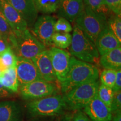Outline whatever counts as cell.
Returning <instances> with one entry per match:
<instances>
[{"label":"cell","instance_id":"d6986e66","mask_svg":"<svg viewBox=\"0 0 121 121\" xmlns=\"http://www.w3.org/2000/svg\"><path fill=\"white\" fill-rule=\"evenodd\" d=\"M0 83L10 91L17 92L19 87L16 67L8 68L0 75Z\"/></svg>","mask_w":121,"mask_h":121},{"label":"cell","instance_id":"484cf974","mask_svg":"<svg viewBox=\"0 0 121 121\" xmlns=\"http://www.w3.org/2000/svg\"><path fill=\"white\" fill-rule=\"evenodd\" d=\"M0 34L1 35L3 38L6 40L9 43L10 40L14 37L13 30L1 12H0Z\"/></svg>","mask_w":121,"mask_h":121},{"label":"cell","instance_id":"836d02e7","mask_svg":"<svg viewBox=\"0 0 121 121\" xmlns=\"http://www.w3.org/2000/svg\"><path fill=\"white\" fill-rule=\"evenodd\" d=\"M10 95V91L0 83V98H6Z\"/></svg>","mask_w":121,"mask_h":121},{"label":"cell","instance_id":"ffe728a7","mask_svg":"<svg viewBox=\"0 0 121 121\" xmlns=\"http://www.w3.org/2000/svg\"><path fill=\"white\" fill-rule=\"evenodd\" d=\"M85 5L95 13L102 15L108 20L113 14L111 10L105 4L104 0H83ZM114 14V13H113Z\"/></svg>","mask_w":121,"mask_h":121},{"label":"cell","instance_id":"30bf717a","mask_svg":"<svg viewBox=\"0 0 121 121\" xmlns=\"http://www.w3.org/2000/svg\"><path fill=\"white\" fill-rule=\"evenodd\" d=\"M16 70L19 86L43 80L31 60L16 56Z\"/></svg>","mask_w":121,"mask_h":121},{"label":"cell","instance_id":"3957f363","mask_svg":"<svg viewBox=\"0 0 121 121\" xmlns=\"http://www.w3.org/2000/svg\"><path fill=\"white\" fill-rule=\"evenodd\" d=\"M10 44L12 49H15L16 56L28 60H32L38 54L46 49V47L33 35L29 29L14 34Z\"/></svg>","mask_w":121,"mask_h":121},{"label":"cell","instance_id":"4316f807","mask_svg":"<svg viewBox=\"0 0 121 121\" xmlns=\"http://www.w3.org/2000/svg\"><path fill=\"white\" fill-rule=\"evenodd\" d=\"M116 77V70L104 69L100 75V81L102 84L111 88L114 86Z\"/></svg>","mask_w":121,"mask_h":121},{"label":"cell","instance_id":"8d00e7d4","mask_svg":"<svg viewBox=\"0 0 121 121\" xmlns=\"http://www.w3.org/2000/svg\"><path fill=\"white\" fill-rule=\"evenodd\" d=\"M72 117L70 116H66L61 121H72Z\"/></svg>","mask_w":121,"mask_h":121},{"label":"cell","instance_id":"cb8c5ba5","mask_svg":"<svg viewBox=\"0 0 121 121\" xmlns=\"http://www.w3.org/2000/svg\"><path fill=\"white\" fill-rule=\"evenodd\" d=\"M107 26L121 43V15L113 14L107 21Z\"/></svg>","mask_w":121,"mask_h":121},{"label":"cell","instance_id":"9a60e30c","mask_svg":"<svg viewBox=\"0 0 121 121\" xmlns=\"http://www.w3.org/2000/svg\"><path fill=\"white\" fill-rule=\"evenodd\" d=\"M95 45L99 54L102 56L112 50L121 47V43L106 25L98 35Z\"/></svg>","mask_w":121,"mask_h":121},{"label":"cell","instance_id":"2e32d148","mask_svg":"<svg viewBox=\"0 0 121 121\" xmlns=\"http://www.w3.org/2000/svg\"><path fill=\"white\" fill-rule=\"evenodd\" d=\"M84 8L83 0H63L58 9V16L73 22Z\"/></svg>","mask_w":121,"mask_h":121},{"label":"cell","instance_id":"44dd1931","mask_svg":"<svg viewBox=\"0 0 121 121\" xmlns=\"http://www.w3.org/2000/svg\"><path fill=\"white\" fill-rule=\"evenodd\" d=\"M37 11L44 13H51L58 10L63 0H33Z\"/></svg>","mask_w":121,"mask_h":121},{"label":"cell","instance_id":"e575fe53","mask_svg":"<svg viewBox=\"0 0 121 121\" xmlns=\"http://www.w3.org/2000/svg\"><path fill=\"white\" fill-rule=\"evenodd\" d=\"M112 121H121V111L117 112L114 113V116L112 117Z\"/></svg>","mask_w":121,"mask_h":121},{"label":"cell","instance_id":"603a6c76","mask_svg":"<svg viewBox=\"0 0 121 121\" xmlns=\"http://www.w3.org/2000/svg\"><path fill=\"white\" fill-rule=\"evenodd\" d=\"M96 95L99 99L111 110L112 103L114 96V91L113 89L106 86L102 84H99Z\"/></svg>","mask_w":121,"mask_h":121},{"label":"cell","instance_id":"ba28073f","mask_svg":"<svg viewBox=\"0 0 121 121\" xmlns=\"http://www.w3.org/2000/svg\"><path fill=\"white\" fill-rule=\"evenodd\" d=\"M55 19L50 15H42L38 17L30 31L45 47L52 44L51 38L54 33Z\"/></svg>","mask_w":121,"mask_h":121},{"label":"cell","instance_id":"ac0fdd59","mask_svg":"<svg viewBox=\"0 0 121 121\" xmlns=\"http://www.w3.org/2000/svg\"><path fill=\"white\" fill-rule=\"evenodd\" d=\"M99 63L105 69H121V47L114 49L100 56Z\"/></svg>","mask_w":121,"mask_h":121},{"label":"cell","instance_id":"4fadbf2b","mask_svg":"<svg viewBox=\"0 0 121 121\" xmlns=\"http://www.w3.org/2000/svg\"><path fill=\"white\" fill-rule=\"evenodd\" d=\"M31 60L35 65L42 79L47 82L55 84L57 79L53 69L49 51L44 50Z\"/></svg>","mask_w":121,"mask_h":121},{"label":"cell","instance_id":"6da1fadb","mask_svg":"<svg viewBox=\"0 0 121 121\" xmlns=\"http://www.w3.org/2000/svg\"><path fill=\"white\" fill-rule=\"evenodd\" d=\"M99 75V70L94 64L71 57L67 75L61 83L62 91L65 94L78 86L98 80Z\"/></svg>","mask_w":121,"mask_h":121},{"label":"cell","instance_id":"9c48e42d","mask_svg":"<svg viewBox=\"0 0 121 121\" xmlns=\"http://www.w3.org/2000/svg\"><path fill=\"white\" fill-rule=\"evenodd\" d=\"M48 51L57 79L61 84L65 81L69 71L70 54L56 47H51Z\"/></svg>","mask_w":121,"mask_h":121},{"label":"cell","instance_id":"7a4b0ae2","mask_svg":"<svg viewBox=\"0 0 121 121\" xmlns=\"http://www.w3.org/2000/svg\"><path fill=\"white\" fill-rule=\"evenodd\" d=\"M69 52L76 58L93 64L99 61V54L95 44L84 31L75 24Z\"/></svg>","mask_w":121,"mask_h":121},{"label":"cell","instance_id":"7c38bea8","mask_svg":"<svg viewBox=\"0 0 121 121\" xmlns=\"http://www.w3.org/2000/svg\"><path fill=\"white\" fill-rule=\"evenodd\" d=\"M84 110L91 121H112L111 110L99 99L97 95L86 105Z\"/></svg>","mask_w":121,"mask_h":121},{"label":"cell","instance_id":"277c9868","mask_svg":"<svg viewBox=\"0 0 121 121\" xmlns=\"http://www.w3.org/2000/svg\"><path fill=\"white\" fill-rule=\"evenodd\" d=\"M99 82L98 80L85 83L64 94L66 107L72 110L84 108L97 94Z\"/></svg>","mask_w":121,"mask_h":121},{"label":"cell","instance_id":"8992f818","mask_svg":"<svg viewBox=\"0 0 121 121\" xmlns=\"http://www.w3.org/2000/svg\"><path fill=\"white\" fill-rule=\"evenodd\" d=\"M29 112L34 116H53L61 113L66 108L62 96L53 95L34 100L27 105Z\"/></svg>","mask_w":121,"mask_h":121},{"label":"cell","instance_id":"5b68a950","mask_svg":"<svg viewBox=\"0 0 121 121\" xmlns=\"http://www.w3.org/2000/svg\"><path fill=\"white\" fill-rule=\"evenodd\" d=\"M107 21L105 17L84 4L82 11L74 22L95 44L99 34L107 25Z\"/></svg>","mask_w":121,"mask_h":121},{"label":"cell","instance_id":"52a82bcc","mask_svg":"<svg viewBox=\"0 0 121 121\" xmlns=\"http://www.w3.org/2000/svg\"><path fill=\"white\" fill-rule=\"evenodd\" d=\"M20 91L24 99L37 100L56 95L58 89L54 83L38 80L21 86Z\"/></svg>","mask_w":121,"mask_h":121},{"label":"cell","instance_id":"d6a6232c","mask_svg":"<svg viewBox=\"0 0 121 121\" xmlns=\"http://www.w3.org/2000/svg\"><path fill=\"white\" fill-rule=\"evenodd\" d=\"M9 48H11L10 43L4 39L0 38V54Z\"/></svg>","mask_w":121,"mask_h":121},{"label":"cell","instance_id":"d4e9b609","mask_svg":"<svg viewBox=\"0 0 121 121\" xmlns=\"http://www.w3.org/2000/svg\"><path fill=\"white\" fill-rule=\"evenodd\" d=\"M0 59L6 69L16 67V56L11 48H9L0 54Z\"/></svg>","mask_w":121,"mask_h":121},{"label":"cell","instance_id":"4dcf8cb0","mask_svg":"<svg viewBox=\"0 0 121 121\" xmlns=\"http://www.w3.org/2000/svg\"><path fill=\"white\" fill-rule=\"evenodd\" d=\"M112 89L114 92L121 90V69L116 71V80H115L114 86Z\"/></svg>","mask_w":121,"mask_h":121},{"label":"cell","instance_id":"5bb4252c","mask_svg":"<svg viewBox=\"0 0 121 121\" xmlns=\"http://www.w3.org/2000/svg\"><path fill=\"white\" fill-rule=\"evenodd\" d=\"M7 2L20 13L28 26L34 25L38 11L33 0H9Z\"/></svg>","mask_w":121,"mask_h":121},{"label":"cell","instance_id":"7402d4cb","mask_svg":"<svg viewBox=\"0 0 121 121\" xmlns=\"http://www.w3.org/2000/svg\"><path fill=\"white\" fill-rule=\"evenodd\" d=\"M71 39L72 35L69 33L54 32L51 38V41L56 47L63 49L70 46Z\"/></svg>","mask_w":121,"mask_h":121},{"label":"cell","instance_id":"f35d334b","mask_svg":"<svg viewBox=\"0 0 121 121\" xmlns=\"http://www.w3.org/2000/svg\"><path fill=\"white\" fill-rule=\"evenodd\" d=\"M4 1H8L9 0H4Z\"/></svg>","mask_w":121,"mask_h":121},{"label":"cell","instance_id":"1f68e13d","mask_svg":"<svg viewBox=\"0 0 121 121\" xmlns=\"http://www.w3.org/2000/svg\"><path fill=\"white\" fill-rule=\"evenodd\" d=\"M72 121H91L86 115L82 112H78L74 116Z\"/></svg>","mask_w":121,"mask_h":121},{"label":"cell","instance_id":"e0dca14e","mask_svg":"<svg viewBox=\"0 0 121 121\" xmlns=\"http://www.w3.org/2000/svg\"><path fill=\"white\" fill-rule=\"evenodd\" d=\"M21 110L19 104L13 101L0 103V121H19Z\"/></svg>","mask_w":121,"mask_h":121},{"label":"cell","instance_id":"83f0119b","mask_svg":"<svg viewBox=\"0 0 121 121\" xmlns=\"http://www.w3.org/2000/svg\"><path fill=\"white\" fill-rule=\"evenodd\" d=\"M72 29H73L71 24L65 18L60 17L54 24V32L69 33L72 31Z\"/></svg>","mask_w":121,"mask_h":121},{"label":"cell","instance_id":"d590c367","mask_svg":"<svg viewBox=\"0 0 121 121\" xmlns=\"http://www.w3.org/2000/svg\"><path fill=\"white\" fill-rule=\"evenodd\" d=\"M6 69H7L5 67V66L3 65L2 61H1V59H0V71H1V72H3L4 71H5Z\"/></svg>","mask_w":121,"mask_h":121},{"label":"cell","instance_id":"f546056e","mask_svg":"<svg viewBox=\"0 0 121 121\" xmlns=\"http://www.w3.org/2000/svg\"><path fill=\"white\" fill-rule=\"evenodd\" d=\"M121 109V90L114 92V96L111 105V112L115 113Z\"/></svg>","mask_w":121,"mask_h":121},{"label":"cell","instance_id":"8fae6325","mask_svg":"<svg viewBox=\"0 0 121 121\" xmlns=\"http://www.w3.org/2000/svg\"><path fill=\"white\" fill-rule=\"evenodd\" d=\"M0 12L16 34L28 29V24L20 13L7 1L0 0Z\"/></svg>","mask_w":121,"mask_h":121},{"label":"cell","instance_id":"74e56055","mask_svg":"<svg viewBox=\"0 0 121 121\" xmlns=\"http://www.w3.org/2000/svg\"><path fill=\"white\" fill-rule=\"evenodd\" d=\"M0 38H3L2 37V36H1V34H0Z\"/></svg>","mask_w":121,"mask_h":121},{"label":"cell","instance_id":"f1b7e54d","mask_svg":"<svg viewBox=\"0 0 121 121\" xmlns=\"http://www.w3.org/2000/svg\"><path fill=\"white\" fill-rule=\"evenodd\" d=\"M109 9L116 15H121V0H104Z\"/></svg>","mask_w":121,"mask_h":121}]
</instances>
